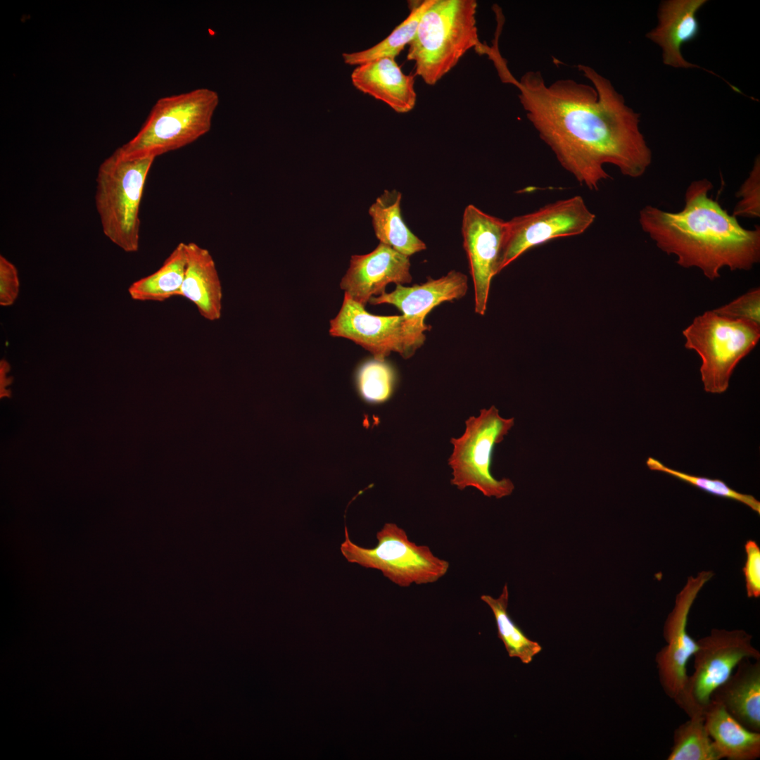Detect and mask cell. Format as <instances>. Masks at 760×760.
<instances>
[{
	"instance_id": "6da1fadb",
	"label": "cell",
	"mask_w": 760,
	"mask_h": 760,
	"mask_svg": "<svg viewBox=\"0 0 760 760\" xmlns=\"http://www.w3.org/2000/svg\"><path fill=\"white\" fill-rule=\"evenodd\" d=\"M578 68L592 85L571 79L547 84L537 70L527 71L519 80L509 72L502 80L517 87L529 122L581 185L598 190L609 177L606 164L626 177H641L652 156L640 129V115L608 79L591 67Z\"/></svg>"
},
{
	"instance_id": "7a4b0ae2",
	"label": "cell",
	"mask_w": 760,
	"mask_h": 760,
	"mask_svg": "<svg viewBox=\"0 0 760 760\" xmlns=\"http://www.w3.org/2000/svg\"><path fill=\"white\" fill-rule=\"evenodd\" d=\"M706 179L688 187L685 205L676 213L646 205L639 213L642 229L664 253L685 268L697 267L710 280L721 270H748L760 260V229L742 227L733 215L709 196Z\"/></svg>"
},
{
	"instance_id": "3957f363",
	"label": "cell",
	"mask_w": 760,
	"mask_h": 760,
	"mask_svg": "<svg viewBox=\"0 0 760 760\" xmlns=\"http://www.w3.org/2000/svg\"><path fill=\"white\" fill-rule=\"evenodd\" d=\"M476 8L475 0H435L422 16L407 58L426 84H436L473 47L484 53Z\"/></svg>"
},
{
	"instance_id": "277c9868",
	"label": "cell",
	"mask_w": 760,
	"mask_h": 760,
	"mask_svg": "<svg viewBox=\"0 0 760 760\" xmlns=\"http://www.w3.org/2000/svg\"><path fill=\"white\" fill-rule=\"evenodd\" d=\"M219 101L208 88L160 98L137 134L118 149L129 158H156L190 144L210 129Z\"/></svg>"
},
{
	"instance_id": "5b68a950",
	"label": "cell",
	"mask_w": 760,
	"mask_h": 760,
	"mask_svg": "<svg viewBox=\"0 0 760 760\" xmlns=\"http://www.w3.org/2000/svg\"><path fill=\"white\" fill-rule=\"evenodd\" d=\"M154 160L126 158L116 149L98 170L95 202L103 232L127 253L139 250L140 203Z\"/></svg>"
},
{
	"instance_id": "8992f818",
	"label": "cell",
	"mask_w": 760,
	"mask_h": 760,
	"mask_svg": "<svg viewBox=\"0 0 760 760\" xmlns=\"http://www.w3.org/2000/svg\"><path fill=\"white\" fill-rule=\"evenodd\" d=\"M685 347L701 359V379L706 392L721 394L729 386L737 364L756 346L760 324L706 311L683 331Z\"/></svg>"
},
{
	"instance_id": "52a82bcc",
	"label": "cell",
	"mask_w": 760,
	"mask_h": 760,
	"mask_svg": "<svg viewBox=\"0 0 760 760\" xmlns=\"http://www.w3.org/2000/svg\"><path fill=\"white\" fill-rule=\"evenodd\" d=\"M376 539L375 547H361L351 541L345 526L340 550L348 562L379 570L400 587L435 583L449 569L448 561L434 555L429 547L411 541L395 524L386 523L376 533Z\"/></svg>"
},
{
	"instance_id": "ba28073f",
	"label": "cell",
	"mask_w": 760,
	"mask_h": 760,
	"mask_svg": "<svg viewBox=\"0 0 760 760\" xmlns=\"http://www.w3.org/2000/svg\"><path fill=\"white\" fill-rule=\"evenodd\" d=\"M466 429L460 438H452L453 451L448 460L452 469V485L459 490L474 487L483 495L500 499L514 489L509 479L498 480L490 472L494 446L502 442L514 424V418H504L492 405L483 409L478 417L466 421Z\"/></svg>"
},
{
	"instance_id": "9c48e42d",
	"label": "cell",
	"mask_w": 760,
	"mask_h": 760,
	"mask_svg": "<svg viewBox=\"0 0 760 760\" xmlns=\"http://www.w3.org/2000/svg\"><path fill=\"white\" fill-rule=\"evenodd\" d=\"M752 636L744 630L714 628L698 640L694 653V671L688 677L676 703L691 717L702 714L714 691L731 675L745 658L760 660V652L752 645Z\"/></svg>"
},
{
	"instance_id": "30bf717a",
	"label": "cell",
	"mask_w": 760,
	"mask_h": 760,
	"mask_svg": "<svg viewBox=\"0 0 760 760\" xmlns=\"http://www.w3.org/2000/svg\"><path fill=\"white\" fill-rule=\"evenodd\" d=\"M595 220L583 197L574 196L505 221L498 273L530 248L555 238L583 234Z\"/></svg>"
},
{
	"instance_id": "8fae6325",
	"label": "cell",
	"mask_w": 760,
	"mask_h": 760,
	"mask_svg": "<svg viewBox=\"0 0 760 760\" xmlns=\"http://www.w3.org/2000/svg\"><path fill=\"white\" fill-rule=\"evenodd\" d=\"M329 334L353 341L379 361L393 352L408 359L426 339L404 315H372L346 293L338 313L330 320Z\"/></svg>"
},
{
	"instance_id": "7c38bea8",
	"label": "cell",
	"mask_w": 760,
	"mask_h": 760,
	"mask_svg": "<svg viewBox=\"0 0 760 760\" xmlns=\"http://www.w3.org/2000/svg\"><path fill=\"white\" fill-rule=\"evenodd\" d=\"M713 576L711 571H702L696 577H688L664 623L666 645L656 654L655 663L664 692L676 703L688 680V661L697 648V640L687 631L688 615L698 593Z\"/></svg>"
},
{
	"instance_id": "4fadbf2b",
	"label": "cell",
	"mask_w": 760,
	"mask_h": 760,
	"mask_svg": "<svg viewBox=\"0 0 760 760\" xmlns=\"http://www.w3.org/2000/svg\"><path fill=\"white\" fill-rule=\"evenodd\" d=\"M505 221L468 205L463 213L462 234L474 289L475 312L483 315L487 308L491 280L498 274V263Z\"/></svg>"
},
{
	"instance_id": "5bb4252c",
	"label": "cell",
	"mask_w": 760,
	"mask_h": 760,
	"mask_svg": "<svg viewBox=\"0 0 760 760\" xmlns=\"http://www.w3.org/2000/svg\"><path fill=\"white\" fill-rule=\"evenodd\" d=\"M410 257L379 243L372 252L355 255L340 286L350 298L365 306L373 296L386 292L390 283H411Z\"/></svg>"
},
{
	"instance_id": "9a60e30c",
	"label": "cell",
	"mask_w": 760,
	"mask_h": 760,
	"mask_svg": "<svg viewBox=\"0 0 760 760\" xmlns=\"http://www.w3.org/2000/svg\"><path fill=\"white\" fill-rule=\"evenodd\" d=\"M468 290V278L462 272L451 270L447 274L431 279L422 284L405 286L396 284L394 291L373 296L372 305L391 304L396 307L413 326L422 332L429 330L424 323L426 316L436 306L445 301L464 297Z\"/></svg>"
},
{
	"instance_id": "2e32d148",
	"label": "cell",
	"mask_w": 760,
	"mask_h": 760,
	"mask_svg": "<svg viewBox=\"0 0 760 760\" xmlns=\"http://www.w3.org/2000/svg\"><path fill=\"white\" fill-rule=\"evenodd\" d=\"M706 0H666L661 2L658 24L646 37L661 49L663 63L676 68H700L686 61L681 53L683 44L695 39L699 32L697 17Z\"/></svg>"
},
{
	"instance_id": "e0dca14e",
	"label": "cell",
	"mask_w": 760,
	"mask_h": 760,
	"mask_svg": "<svg viewBox=\"0 0 760 760\" xmlns=\"http://www.w3.org/2000/svg\"><path fill=\"white\" fill-rule=\"evenodd\" d=\"M351 81L357 89L398 113L411 111L416 104L414 77L403 73L395 59L382 58L357 65Z\"/></svg>"
},
{
	"instance_id": "ac0fdd59",
	"label": "cell",
	"mask_w": 760,
	"mask_h": 760,
	"mask_svg": "<svg viewBox=\"0 0 760 760\" xmlns=\"http://www.w3.org/2000/svg\"><path fill=\"white\" fill-rule=\"evenodd\" d=\"M186 268L179 297L191 301L211 322L221 318L222 286L210 251L194 242L185 243Z\"/></svg>"
},
{
	"instance_id": "d6986e66",
	"label": "cell",
	"mask_w": 760,
	"mask_h": 760,
	"mask_svg": "<svg viewBox=\"0 0 760 760\" xmlns=\"http://www.w3.org/2000/svg\"><path fill=\"white\" fill-rule=\"evenodd\" d=\"M735 669L711 700L722 704L746 728L760 732V660L745 658Z\"/></svg>"
},
{
	"instance_id": "ffe728a7",
	"label": "cell",
	"mask_w": 760,
	"mask_h": 760,
	"mask_svg": "<svg viewBox=\"0 0 760 760\" xmlns=\"http://www.w3.org/2000/svg\"><path fill=\"white\" fill-rule=\"evenodd\" d=\"M704 725L721 758L754 760L760 757V733L746 728L720 703L711 700L704 711Z\"/></svg>"
},
{
	"instance_id": "44dd1931",
	"label": "cell",
	"mask_w": 760,
	"mask_h": 760,
	"mask_svg": "<svg viewBox=\"0 0 760 760\" xmlns=\"http://www.w3.org/2000/svg\"><path fill=\"white\" fill-rule=\"evenodd\" d=\"M402 194L396 189L385 190L369 208L376 237L398 253L411 256L426 248L425 243L407 226L402 215Z\"/></svg>"
},
{
	"instance_id": "7402d4cb",
	"label": "cell",
	"mask_w": 760,
	"mask_h": 760,
	"mask_svg": "<svg viewBox=\"0 0 760 760\" xmlns=\"http://www.w3.org/2000/svg\"><path fill=\"white\" fill-rule=\"evenodd\" d=\"M185 268V243L180 242L158 270L129 286V294L134 300L154 302L179 296Z\"/></svg>"
},
{
	"instance_id": "603a6c76",
	"label": "cell",
	"mask_w": 760,
	"mask_h": 760,
	"mask_svg": "<svg viewBox=\"0 0 760 760\" xmlns=\"http://www.w3.org/2000/svg\"><path fill=\"white\" fill-rule=\"evenodd\" d=\"M434 1L424 0L412 3L408 16L397 25L390 34L367 49L353 53H343L342 56L344 63L349 65L357 66L382 58L395 59L405 46L412 42L422 16Z\"/></svg>"
},
{
	"instance_id": "cb8c5ba5",
	"label": "cell",
	"mask_w": 760,
	"mask_h": 760,
	"mask_svg": "<svg viewBox=\"0 0 760 760\" xmlns=\"http://www.w3.org/2000/svg\"><path fill=\"white\" fill-rule=\"evenodd\" d=\"M481 600L490 608L496 623L498 637L503 642L509 657L519 658L523 664L531 663L542 650L536 641L529 639L511 619L508 611L509 591L506 583L498 598L483 595Z\"/></svg>"
},
{
	"instance_id": "d4e9b609",
	"label": "cell",
	"mask_w": 760,
	"mask_h": 760,
	"mask_svg": "<svg viewBox=\"0 0 760 760\" xmlns=\"http://www.w3.org/2000/svg\"><path fill=\"white\" fill-rule=\"evenodd\" d=\"M721 756L709 737L704 715L689 717L673 732L667 760H720Z\"/></svg>"
},
{
	"instance_id": "484cf974",
	"label": "cell",
	"mask_w": 760,
	"mask_h": 760,
	"mask_svg": "<svg viewBox=\"0 0 760 760\" xmlns=\"http://www.w3.org/2000/svg\"><path fill=\"white\" fill-rule=\"evenodd\" d=\"M646 465L650 470L666 474L714 496L735 500L747 506L758 514H760V502L757 499L752 495L733 489L721 479L691 475L669 467L651 457L647 458Z\"/></svg>"
},
{
	"instance_id": "4316f807",
	"label": "cell",
	"mask_w": 760,
	"mask_h": 760,
	"mask_svg": "<svg viewBox=\"0 0 760 760\" xmlns=\"http://www.w3.org/2000/svg\"><path fill=\"white\" fill-rule=\"evenodd\" d=\"M395 372L385 361L365 362L357 373V386L361 397L369 403H381L393 393Z\"/></svg>"
},
{
	"instance_id": "83f0119b",
	"label": "cell",
	"mask_w": 760,
	"mask_h": 760,
	"mask_svg": "<svg viewBox=\"0 0 760 760\" xmlns=\"http://www.w3.org/2000/svg\"><path fill=\"white\" fill-rule=\"evenodd\" d=\"M740 198L735 207L733 215L756 218L760 216V161L759 157L754 162L749 177L737 191Z\"/></svg>"
},
{
	"instance_id": "f1b7e54d",
	"label": "cell",
	"mask_w": 760,
	"mask_h": 760,
	"mask_svg": "<svg viewBox=\"0 0 760 760\" xmlns=\"http://www.w3.org/2000/svg\"><path fill=\"white\" fill-rule=\"evenodd\" d=\"M727 317L760 324V289L755 288L733 301L714 310Z\"/></svg>"
},
{
	"instance_id": "f546056e",
	"label": "cell",
	"mask_w": 760,
	"mask_h": 760,
	"mask_svg": "<svg viewBox=\"0 0 760 760\" xmlns=\"http://www.w3.org/2000/svg\"><path fill=\"white\" fill-rule=\"evenodd\" d=\"M745 550L746 559L742 571L747 595L758 598L760 596V548L754 540H749L745 545Z\"/></svg>"
},
{
	"instance_id": "4dcf8cb0",
	"label": "cell",
	"mask_w": 760,
	"mask_h": 760,
	"mask_svg": "<svg viewBox=\"0 0 760 760\" xmlns=\"http://www.w3.org/2000/svg\"><path fill=\"white\" fill-rule=\"evenodd\" d=\"M20 289L18 272L15 266L5 257L0 256V305L10 306L16 300Z\"/></svg>"
},
{
	"instance_id": "1f68e13d",
	"label": "cell",
	"mask_w": 760,
	"mask_h": 760,
	"mask_svg": "<svg viewBox=\"0 0 760 760\" xmlns=\"http://www.w3.org/2000/svg\"><path fill=\"white\" fill-rule=\"evenodd\" d=\"M9 372V365L5 360H1L0 362V394L1 397L8 395L10 392L7 389V386L11 384L9 377H8V373Z\"/></svg>"
}]
</instances>
